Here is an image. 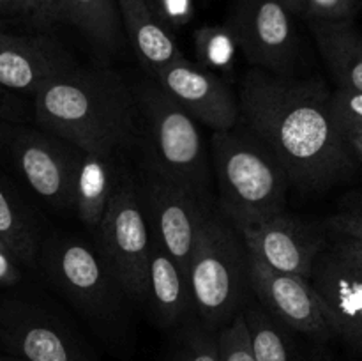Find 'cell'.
Returning a JSON list of instances; mask_svg holds the SVG:
<instances>
[{
    "label": "cell",
    "mask_w": 362,
    "mask_h": 361,
    "mask_svg": "<svg viewBox=\"0 0 362 361\" xmlns=\"http://www.w3.org/2000/svg\"><path fill=\"white\" fill-rule=\"evenodd\" d=\"M239 103L240 122L278 156L296 190L325 191L354 172L356 154L332 117L331 91L320 78L250 67Z\"/></svg>",
    "instance_id": "cell-1"
},
{
    "label": "cell",
    "mask_w": 362,
    "mask_h": 361,
    "mask_svg": "<svg viewBox=\"0 0 362 361\" xmlns=\"http://www.w3.org/2000/svg\"><path fill=\"white\" fill-rule=\"evenodd\" d=\"M35 124L83 152L120 156L140 145L133 85L108 67H76L34 96Z\"/></svg>",
    "instance_id": "cell-2"
},
{
    "label": "cell",
    "mask_w": 362,
    "mask_h": 361,
    "mask_svg": "<svg viewBox=\"0 0 362 361\" xmlns=\"http://www.w3.org/2000/svg\"><path fill=\"white\" fill-rule=\"evenodd\" d=\"M211 163L216 205L239 230L286 211V195L292 188L288 172L243 122L230 131H214Z\"/></svg>",
    "instance_id": "cell-3"
},
{
    "label": "cell",
    "mask_w": 362,
    "mask_h": 361,
    "mask_svg": "<svg viewBox=\"0 0 362 361\" xmlns=\"http://www.w3.org/2000/svg\"><path fill=\"white\" fill-rule=\"evenodd\" d=\"M141 115V163L216 205L211 152L198 122L154 80L133 85Z\"/></svg>",
    "instance_id": "cell-4"
},
{
    "label": "cell",
    "mask_w": 362,
    "mask_h": 361,
    "mask_svg": "<svg viewBox=\"0 0 362 361\" xmlns=\"http://www.w3.org/2000/svg\"><path fill=\"white\" fill-rule=\"evenodd\" d=\"M37 268L103 338L112 342L126 331L131 299L95 244L67 234L46 236Z\"/></svg>",
    "instance_id": "cell-5"
},
{
    "label": "cell",
    "mask_w": 362,
    "mask_h": 361,
    "mask_svg": "<svg viewBox=\"0 0 362 361\" xmlns=\"http://www.w3.org/2000/svg\"><path fill=\"white\" fill-rule=\"evenodd\" d=\"M197 319L211 331L228 326L253 299L251 257L243 234L218 205L202 225L187 268Z\"/></svg>",
    "instance_id": "cell-6"
},
{
    "label": "cell",
    "mask_w": 362,
    "mask_h": 361,
    "mask_svg": "<svg viewBox=\"0 0 362 361\" xmlns=\"http://www.w3.org/2000/svg\"><path fill=\"white\" fill-rule=\"evenodd\" d=\"M94 236L95 248L122 283L129 299L136 304L147 303L148 260L154 236L133 170L122 168L120 172L105 218Z\"/></svg>",
    "instance_id": "cell-7"
},
{
    "label": "cell",
    "mask_w": 362,
    "mask_h": 361,
    "mask_svg": "<svg viewBox=\"0 0 362 361\" xmlns=\"http://www.w3.org/2000/svg\"><path fill=\"white\" fill-rule=\"evenodd\" d=\"M0 343L21 361H98L62 314L28 297L0 301Z\"/></svg>",
    "instance_id": "cell-8"
},
{
    "label": "cell",
    "mask_w": 362,
    "mask_h": 361,
    "mask_svg": "<svg viewBox=\"0 0 362 361\" xmlns=\"http://www.w3.org/2000/svg\"><path fill=\"white\" fill-rule=\"evenodd\" d=\"M134 173L152 236L187 275L198 234L207 214L216 205L205 204L189 190L179 186L141 161Z\"/></svg>",
    "instance_id": "cell-9"
},
{
    "label": "cell",
    "mask_w": 362,
    "mask_h": 361,
    "mask_svg": "<svg viewBox=\"0 0 362 361\" xmlns=\"http://www.w3.org/2000/svg\"><path fill=\"white\" fill-rule=\"evenodd\" d=\"M25 183L55 211H73L76 179L85 152L69 142L20 124L7 151Z\"/></svg>",
    "instance_id": "cell-10"
},
{
    "label": "cell",
    "mask_w": 362,
    "mask_h": 361,
    "mask_svg": "<svg viewBox=\"0 0 362 361\" xmlns=\"http://www.w3.org/2000/svg\"><path fill=\"white\" fill-rule=\"evenodd\" d=\"M293 18L279 0H233L226 23L251 67L292 76L300 55Z\"/></svg>",
    "instance_id": "cell-11"
},
{
    "label": "cell",
    "mask_w": 362,
    "mask_h": 361,
    "mask_svg": "<svg viewBox=\"0 0 362 361\" xmlns=\"http://www.w3.org/2000/svg\"><path fill=\"white\" fill-rule=\"evenodd\" d=\"M251 257L279 273L311 280L318 257L327 248L325 225L308 222L288 211L239 230Z\"/></svg>",
    "instance_id": "cell-12"
},
{
    "label": "cell",
    "mask_w": 362,
    "mask_h": 361,
    "mask_svg": "<svg viewBox=\"0 0 362 361\" xmlns=\"http://www.w3.org/2000/svg\"><path fill=\"white\" fill-rule=\"evenodd\" d=\"M251 289L260 306L286 328L322 342L336 338L327 308L311 280L274 271L251 257Z\"/></svg>",
    "instance_id": "cell-13"
},
{
    "label": "cell",
    "mask_w": 362,
    "mask_h": 361,
    "mask_svg": "<svg viewBox=\"0 0 362 361\" xmlns=\"http://www.w3.org/2000/svg\"><path fill=\"white\" fill-rule=\"evenodd\" d=\"M156 81L197 120L212 131H230L240 122V103L228 81L182 57L156 73Z\"/></svg>",
    "instance_id": "cell-14"
},
{
    "label": "cell",
    "mask_w": 362,
    "mask_h": 361,
    "mask_svg": "<svg viewBox=\"0 0 362 361\" xmlns=\"http://www.w3.org/2000/svg\"><path fill=\"white\" fill-rule=\"evenodd\" d=\"M76 67L80 64L59 39L0 30V87L6 91L34 98L46 85Z\"/></svg>",
    "instance_id": "cell-15"
},
{
    "label": "cell",
    "mask_w": 362,
    "mask_h": 361,
    "mask_svg": "<svg viewBox=\"0 0 362 361\" xmlns=\"http://www.w3.org/2000/svg\"><path fill=\"white\" fill-rule=\"evenodd\" d=\"M311 283L327 308L336 338L362 353V273L327 246L318 257Z\"/></svg>",
    "instance_id": "cell-16"
},
{
    "label": "cell",
    "mask_w": 362,
    "mask_h": 361,
    "mask_svg": "<svg viewBox=\"0 0 362 361\" xmlns=\"http://www.w3.org/2000/svg\"><path fill=\"white\" fill-rule=\"evenodd\" d=\"M148 314L163 329H179L197 319L189 280L175 258L154 237L148 260Z\"/></svg>",
    "instance_id": "cell-17"
},
{
    "label": "cell",
    "mask_w": 362,
    "mask_h": 361,
    "mask_svg": "<svg viewBox=\"0 0 362 361\" xmlns=\"http://www.w3.org/2000/svg\"><path fill=\"white\" fill-rule=\"evenodd\" d=\"M258 361H336L327 343L303 335L272 319L257 299L243 311Z\"/></svg>",
    "instance_id": "cell-18"
},
{
    "label": "cell",
    "mask_w": 362,
    "mask_h": 361,
    "mask_svg": "<svg viewBox=\"0 0 362 361\" xmlns=\"http://www.w3.org/2000/svg\"><path fill=\"white\" fill-rule=\"evenodd\" d=\"M119 9L124 34L151 76L182 59L173 30L159 16L152 0H119Z\"/></svg>",
    "instance_id": "cell-19"
},
{
    "label": "cell",
    "mask_w": 362,
    "mask_h": 361,
    "mask_svg": "<svg viewBox=\"0 0 362 361\" xmlns=\"http://www.w3.org/2000/svg\"><path fill=\"white\" fill-rule=\"evenodd\" d=\"M315 41L338 88L362 92V34L352 20H310Z\"/></svg>",
    "instance_id": "cell-20"
},
{
    "label": "cell",
    "mask_w": 362,
    "mask_h": 361,
    "mask_svg": "<svg viewBox=\"0 0 362 361\" xmlns=\"http://www.w3.org/2000/svg\"><path fill=\"white\" fill-rule=\"evenodd\" d=\"M119 159L117 156L99 152H85L81 159L73 211L83 227L94 234L105 218L117 180L122 172Z\"/></svg>",
    "instance_id": "cell-21"
},
{
    "label": "cell",
    "mask_w": 362,
    "mask_h": 361,
    "mask_svg": "<svg viewBox=\"0 0 362 361\" xmlns=\"http://www.w3.org/2000/svg\"><path fill=\"white\" fill-rule=\"evenodd\" d=\"M0 239L21 265L37 268L45 237L30 209L4 179H0Z\"/></svg>",
    "instance_id": "cell-22"
},
{
    "label": "cell",
    "mask_w": 362,
    "mask_h": 361,
    "mask_svg": "<svg viewBox=\"0 0 362 361\" xmlns=\"http://www.w3.org/2000/svg\"><path fill=\"white\" fill-rule=\"evenodd\" d=\"M69 25L85 35L92 48L110 57L122 45L119 0H66Z\"/></svg>",
    "instance_id": "cell-23"
},
{
    "label": "cell",
    "mask_w": 362,
    "mask_h": 361,
    "mask_svg": "<svg viewBox=\"0 0 362 361\" xmlns=\"http://www.w3.org/2000/svg\"><path fill=\"white\" fill-rule=\"evenodd\" d=\"M193 41L200 66L214 71L225 80L232 76L235 71L239 45L228 23L202 25L194 30Z\"/></svg>",
    "instance_id": "cell-24"
},
{
    "label": "cell",
    "mask_w": 362,
    "mask_h": 361,
    "mask_svg": "<svg viewBox=\"0 0 362 361\" xmlns=\"http://www.w3.org/2000/svg\"><path fill=\"white\" fill-rule=\"evenodd\" d=\"M163 361H219L218 333L193 319L175 329V340Z\"/></svg>",
    "instance_id": "cell-25"
},
{
    "label": "cell",
    "mask_w": 362,
    "mask_h": 361,
    "mask_svg": "<svg viewBox=\"0 0 362 361\" xmlns=\"http://www.w3.org/2000/svg\"><path fill=\"white\" fill-rule=\"evenodd\" d=\"M219 361H258L251 343L246 319L240 314L218 331Z\"/></svg>",
    "instance_id": "cell-26"
},
{
    "label": "cell",
    "mask_w": 362,
    "mask_h": 361,
    "mask_svg": "<svg viewBox=\"0 0 362 361\" xmlns=\"http://www.w3.org/2000/svg\"><path fill=\"white\" fill-rule=\"evenodd\" d=\"M331 112L345 134L362 131V92L336 88L331 92Z\"/></svg>",
    "instance_id": "cell-27"
},
{
    "label": "cell",
    "mask_w": 362,
    "mask_h": 361,
    "mask_svg": "<svg viewBox=\"0 0 362 361\" xmlns=\"http://www.w3.org/2000/svg\"><path fill=\"white\" fill-rule=\"evenodd\" d=\"M308 20L346 21L359 11V0H306Z\"/></svg>",
    "instance_id": "cell-28"
},
{
    "label": "cell",
    "mask_w": 362,
    "mask_h": 361,
    "mask_svg": "<svg viewBox=\"0 0 362 361\" xmlns=\"http://www.w3.org/2000/svg\"><path fill=\"white\" fill-rule=\"evenodd\" d=\"M23 4L27 7V18L37 27L69 25L66 0H23Z\"/></svg>",
    "instance_id": "cell-29"
},
{
    "label": "cell",
    "mask_w": 362,
    "mask_h": 361,
    "mask_svg": "<svg viewBox=\"0 0 362 361\" xmlns=\"http://www.w3.org/2000/svg\"><path fill=\"white\" fill-rule=\"evenodd\" d=\"M325 229L332 237L362 239V198L352 207L331 216L325 222Z\"/></svg>",
    "instance_id": "cell-30"
},
{
    "label": "cell",
    "mask_w": 362,
    "mask_h": 361,
    "mask_svg": "<svg viewBox=\"0 0 362 361\" xmlns=\"http://www.w3.org/2000/svg\"><path fill=\"white\" fill-rule=\"evenodd\" d=\"M152 4L172 30L189 25L197 14L194 0H152Z\"/></svg>",
    "instance_id": "cell-31"
},
{
    "label": "cell",
    "mask_w": 362,
    "mask_h": 361,
    "mask_svg": "<svg viewBox=\"0 0 362 361\" xmlns=\"http://www.w3.org/2000/svg\"><path fill=\"white\" fill-rule=\"evenodd\" d=\"M0 117L11 120V122L27 124V120L30 119V112H28L23 96H18L0 87Z\"/></svg>",
    "instance_id": "cell-32"
},
{
    "label": "cell",
    "mask_w": 362,
    "mask_h": 361,
    "mask_svg": "<svg viewBox=\"0 0 362 361\" xmlns=\"http://www.w3.org/2000/svg\"><path fill=\"white\" fill-rule=\"evenodd\" d=\"M21 280V264L9 251L0 250V287H14Z\"/></svg>",
    "instance_id": "cell-33"
},
{
    "label": "cell",
    "mask_w": 362,
    "mask_h": 361,
    "mask_svg": "<svg viewBox=\"0 0 362 361\" xmlns=\"http://www.w3.org/2000/svg\"><path fill=\"white\" fill-rule=\"evenodd\" d=\"M331 246L343 255L362 258V239H354V237H332Z\"/></svg>",
    "instance_id": "cell-34"
},
{
    "label": "cell",
    "mask_w": 362,
    "mask_h": 361,
    "mask_svg": "<svg viewBox=\"0 0 362 361\" xmlns=\"http://www.w3.org/2000/svg\"><path fill=\"white\" fill-rule=\"evenodd\" d=\"M18 126H20V124L11 122V120L0 117V156L6 151H9V145L11 142H13V137L14 133H16Z\"/></svg>",
    "instance_id": "cell-35"
},
{
    "label": "cell",
    "mask_w": 362,
    "mask_h": 361,
    "mask_svg": "<svg viewBox=\"0 0 362 361\" xmlns=\"http://www.w3.org/2000/svg\"><path fill=\"white\" fill-rule=\"evenodd\" d=\"M0 14L27 16V7H25L23 0H0Z\"/></svg>",
    "instance_id": "cell-36"
},
{
    "label": "cell",
    "mask_w": 362,
    "mask_h": 361,
    "mask_svg": "<svg viewBox=\"0 0 362 361\" xmlns=\"http://www.w3.org/2000/svg\"><path fill=\"white\" fill-rule=\"evenodd\" d=\"M286 9L293 14V16H304L308 18V7L306 0H279Z\"/></svg>",
    "instance_id": "cell-37"
},
{
    "label": "cell",
    "mask_w": 362,
    "mask_h": 361,
    "mask_svg": "<svg viewBox=\"0 0 362 361\" xmlns=\"http://www.w3.org/2000/svg\"><path fill=\"white\" fill-rule=\"evenodd\" d=\"M346 142H349L350 149L356 154V158L362 159V131H352V133L345 134Z\"/></svg>",
    "instance_id": "cell-38"
},
{
    "label": "cell",
    "mask_w": 362,
    "mask_h": 361,
    "mask_svg": "<svg viewBox=\"0 0 362 361\" xmlns=\"http://www.w3.org/2000/svg\"><path fill=\"white\" fill-rule=\"evenodd\" d=\"M331 248H332V246H331ZM332 250H334V248H332ZM338 253H339V251H338ZM339 255H343V253H339ZM343 257H345L346 260L350 262V264L356 265V268L359 269V271L362 273V258H357V257H349V255H343Z\"/></svg>",
    "instance_id": "cell-39"
},
{
    "label": "cell",
    "mask_w": 362,
    "mask_h": 361,
    "mask_svg": "<svg viewBox=\"0 0 362 361\" xmlns=\"http://www.w3.org/2000/svg\"><path fill=\"white\" fill-rule=\"evenodd\" d=\"M0 361H21L20 357L13 356V354H0Z\"/></svg>",
    "instance_id": "cell-40"
},
{
    "label": "cell",
    "mask_w": 362,
    "mask_h": 361,
    "mask_svg": "<svg viewBox=\"0 0 362 361\" xmlns=\"http://www.w3.org/2000/svg\"><path fill=\"white\" fill-rule=\"evenodd\" d=\"M0 250H4V251H9V250H7V246H6V244L2 243V239H0ZM9 253H11V251H9ZM11 255H13V253H11Z\"/></svg>",
    "instance_id": "cell-41"
},
{
    "label": "cell",
    "mask_w": 362,
    "mask_h": 361,
    "mask_svg": "<svg viewBox=\"0 0 362 361\" xmlns=\"http://www.w3.org/2000/svg\"><path fill=\"white\" fill-rule=\"evenodd\" d=\"M2 28H4V20H2V18H0V30H2Z\"/></svg>",
    "instance_id": "cell-42"
}]
</instances>
